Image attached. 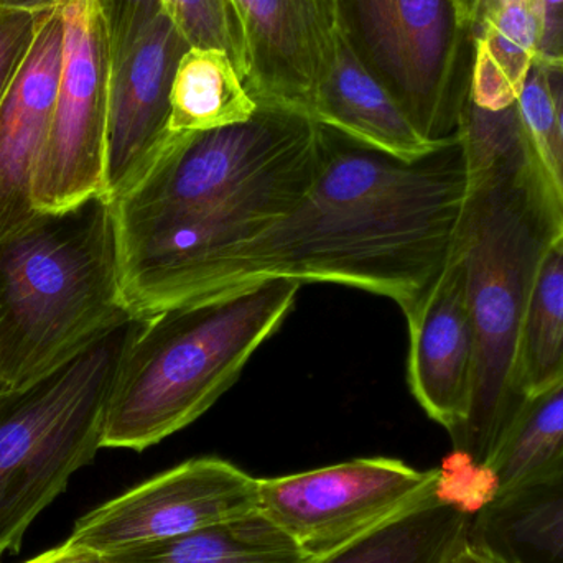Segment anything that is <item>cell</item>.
I'll list each match as a JSON object with an SVG mask.
<instances>
[{
  "label": "cell",
  "instance_id": "9",
  "mask_svg": "<svg viewBox=\"0 0 563 563\" xmlns=\"http://www.w3.org/2000/svg\"><path fill=\"white\" fill-rule=\"evenodd\" d=\"M439 476L402 460L356 459L260 479V511L317 558L399 515L432 493Z\"/></svg>",
  "mask_w": 563,
  "mask_h": 563
},
{
  "label": "cell",
  "instance_id": "16",
  "mask_svg": "<svg viewBox=\"0 0 563 563\" xmlns=\"http://www.w3.org/2000/svg\"><path fill=\"white\" fill-rule=\"evenodd\" d=\"M470 521L472 516L440 498L435 488L399 515L308 563H449L468 542Z\"/></svg>",
  "mask_w": 563,
  "mask_h": 563
},
{
  "label": "cell",
  "instance_id": "14",
  "mask_svg": "<svg viewBox=\"0 0 563 563\" xmlns=\"http://www.w3.org/2000/svg\"><path fill=\"white\" fill-rule=\"evenodd\" d=\"M63 12L45 13L0 104V241L35 220L33 178L52 128L63 63Z\"/></svg>",
  "mask_w": 563,
  "mask_h": 563
},
{
  "label": "cell",
  "instance_id": "4",
  "mask_svg": "<svg viewBox=\"0 0 563 563\" xmlns=\"http://www.w3.org/2000/svg\"><path fill=\"white\" fill-rule=\"evenodd\" d=\"M134 317L114 203L98 194L0 241V383L26 389Z\"/></svg>",
  "mask_w": 563,
  "mask_h": 563
},
{
  "label": "cell",
  "instance_id": "12",
  "mask_svg": "<svg viewBox=\"0 0 563 563\" xmlns=\"http://www.w3.org/2000/svg\"><path fill=\"white\" fill-rule=\"evenodd\" d=\"M243 29L246 85L260 106L311 119L344 26L341 0H230Z\"/></svg>",
  "mask_w": 563,
  "mask_h": 563
},
{
  "label": "cell",
  "instance_id": "32",
  "mask_svg": "<svg viewBox=\"0 0 563 563\" xmlns=\"http://www.w3.org/2000/svg\"><path fill=\"white\" fill-rule=\"evenodd\" d=\"M12 394V390L9 389V387L5 386V384L0 383V404L3 402V400L7 399V397Z\"/></svg>",
  "mask_w": 563,
  "mask_h": 563
},
{
  "label": "cell",
  "instance_id": "15",
  "mask_svg": "<svg viewBox=\"0 0 563 563\" xmlns=\"http://www.w3.org/2000/svg\"><path fill=\"white\" fill-rule=\"evenodd\" d=\"M311 119L406 161L423 157L456 137L432 142L420 134L396 96L357 52L346 23L318 86Z\"/></svg>",
  "mask_w": 563,
  "mask_h": 563
},
{
  "label": "cell",
  "instance_id": "29",
  "mask_svg": "<svg viewBox=\"0 0 563 563\" xmlns=\"http://www.w3.org/2000/svg\"><path fill=\"white\" fill-rule=\"evenodd\" d=\"M73 0H0V10L16 12L46 13L63 10Z\"/></svg>",
  "mask_w": 563,
  "mask_h": 563
},
{
  "label": "cell",
  "instance_id": "1",
  "mask_svg": "<svg viewBox=\"0 0 563 563\" xmlns=\"http://www.w3.org/2000/svg\"><path fill=\"white\" fill-rule=\"evenodd\" d=\"M466 190L459 134L406 161L320 125L313 181L297 207L197 271L168 303L280 277L363 288L409 313L449 261Z\"/></svg>",
  "mask_w": 563,
  "mask_h": 563
},
{
  "label": "cell",
  "instance_id": "30",
  "mask_svg": "<svg viewBox=\"0 0 563 563\" xmlns=\"http://www.w3.org/2000/svg\"><path fill=\"white\" fill-rule=\"evenodd\" d=\"M544 63L548 66L549 88H551L552 101H554L555 115H558L563 134V62Z\"/></svg>",
  "mask_w": 563,
  "mask_h": 563
},
{
  "label": "cell",
  "instance_id": "11",
  "mask_svg": "<svg viewBox=\"0 0 563 563\" xmlns=\"http://www.w3.org/2000/svg\"><path fill=\"white\" fill-rule=\"evenodd\" d=\"M190 43L158 10L111 43L104 194H128L170 141V91Z\"/></svg>",
  "mask_w": 563,
  "mask_h": 563
},
{
  "label": "cell",
  "instance_id": "20",
  "mask_svg": "<svg viewBox=\"0 0 563 563\" xmlns=\"http://www.w3.org/2000/svg\"><path fill=\"white\" fill-rule=\"evenodd\" d=\"M486 466L496 499L563 475V383L526 399Z\"/></svg>",
  "mask_w": 563,
  "mask_h": 563
},
{
  "label": "cell",
  "instance_id": "21",
  "mask_svg": "<svg viewBox=\"0 0 563 563\" xmlns=\"http://www.w3.org/2000/svg\"><path fill=\"white\" fill-rule=\"evenodd\" d=\"M516 380L525 400L563 383V231L545 250L532 280Z\"/></svg>",
  "mask_w": 563,
  "mask_h": 563
},
{
  "label": "cell",
  "instance_id": "3",
  "mask_svg": "<svg viewBox=\"0 0 563 563\" xmlns=\"http://www.w3.org/2000/svg\"><path fill=\"white\" fill-rule=\"evenodd\" d=\"M298 288L280 277L243 282L142 318L115 376L102 449L144 452L200 419L284 323Z\"/></svg>",
  "mask_w": 563,
  "mask_h": 563
},
{
  "label": "cell",
  "instance_id": "24",
  "mask_svg": "<svg viewBox=\"0 0 563 563\" xmlns=\"http://www.w3.org/2000/svg\"><path fill=\"white\" fill-rule=\"evenodd\" d=\"M437 493L466 515L475 516L495 501L498 483L488 466L478 465L465 453L453 450L439 468Z\"/></svg>",
  "mask_w": 563,
  "mask_h": 563
},
{
  "label": "cell",
  "instance_id": "8",
  "mask_svg": "<svg viewBox=\"0 0 563 563\" xmlns=\"http://www.w3.org/2000/svg\"><path fill=\"white\" fill-rule=\"evenodd\" d=\"M63 12V63L52 128L33 178L42 213L68 210L104 194L111 38L98 0Z\"/></svg>",
  "mask_w": 563,
  "mask_h": 563
},
{
  "label": "cell",
  "instance_id": "25",
  "mask_svg": "<svg viewBox=\"0 0 563 563\" xmlns=\"http://www.w3.org/2000/svg\"><path fill=\"white\" fill-rule=\"evenodd\" d=\"M43 15L0 10V104L32 48Z\"/></svg>",
  "mask_w": 563,
  "mask_h": 563
},
{
  "label": "cell",
  "instance_id": "18",
  "mask_svg": "<svg viewBox=\"0 0 563 563\" xmlns=\"http://www.w3.org/2000/svg\"><path fill=\"white\" fill-rule=\"evenodd\" d=\"M101 558L109 563H308L313 559L261 511Z\"/></svg>",
  "mask_w": 563,
  "mask_h": 563
},
{
  "label": "cell",
  "instance_id": "19",
  "mask_svg": "<svg viewBox=\"0 0 563 563\" xmlns=\"http://www.w3.org/2000/svg\"><path fill=\"white\" fill-rule=\"evenodd\" d=\"M260 111L240 69L227 52L190 46L181 56L170 91V135L241 124Z\"/></svg>",
  "mask_w": 563,
  "mask_h": 563
},
{
  "label": "cell",
  "instance_id": "26",
  "mask_svg": "<svg viewBox=\"0 0 563 563\" xmlns=\"http://www.w3.org/2000/svg\"><path fill=\"white\" fill-rule=\"evenodd\" d=\"M108 20L109 38L118 42L139 23L164 9L161 0H98Z\"/></svg>",
  "mask_w": 563,
  "mask_h": 563
},
{
  "label": "cell",
  "instance_id": "13",
  "mask_svg": "<svg viewBox=\"0 0 563 563\" xmlns=\"http://www.w3.org/2000/svg\"><path fill=\"white\" fill-rule=\"evenodd\" d=\"M406 318L410 390L453 440L468 420L476 371L468 274L459 238L439 279Z\"/></svg>",
  "mask_w": 563,
  "mask_h": 563
},
{
  "label": "cell",
  "instance_id": "23",
  "mask_svg": "<svg viewBox=\"0 0 563 563\" xmlns=\"http://www.w3.org/2000/svg\"><path fill=\"white\" fill-rule=\"evenodd\" d=\"M519 119L563 205V134L549 88L548 66L538 59L518 102Z\"/></svg>",
  "mask_w": 563,
  "mask_h": 563
},
{
  "label": "cell",
  "instance_id": "27",
  "mask_svg": "<svg viewBox=\"0 0 563 563\" xmlns=\"http://www.w3.org/2000/svg\"><path fill=\"white\" fill-rule=\"evenodd\" d=\"M545 7V36L539 59L563 62V0H542Z\"/></svg>",
  "mask_w": 563,
  "mask_h": 563
},
{
  "label": "cell",
  "instance_id": "2",
  "mask_svg": "<svg viewBox=\"0 0 563 563\" xmlns=\"http://www.w3.org/2000/svg\"><path fill=\"white\" fill-rule=\"evenodd\" d=\"M460 142L468 190L459 238L476 334L475 390L453 450L488 465L522 399L519 333L536 271L563 231V205L526 137L518 106L488 111L463 101Z\"/></svg>",
  "mask_w": 563,
  "mask_h": 563
},
{
  "label": "cell",
  "instance_id": "6",
  "mask_svg": "<svg viewBox=\"0 0 563 563\" xmlns=\"http://www.w3.org/2000/svg\"><path fill=\"white\" fill-rule=\"evenodd\" d=\"M320 125L288 109L260 106L253 119L172 135L144 177L114 203L118 238L200 213L303 154Z\"/></svg>",
  "mask_w": 563,
  "mask_h": 563
},
{
  "label": "cell",
  "instance_id": "22",
  "mask_svg": "<svg viewBox=\"0 0 563 563\" xmlns=\"http://www.w3.org/2000/svg\"><path fill=\"white\" fill-rule=\"evenodd\" d=\"M191 46L223 49L247 78L243 29L230 0H161Z\"/></svg>",
  "mask_w": 563,
  "mask_h": 563
},
{
  "label": "cell",
  "instance_id": "31",
  "mask_svg": "<svg viewBox=\"0 0 563 563\" xmlns=\"http://www.w3.org/2000/svg\"><path fill=\"white\" fill-rule=\"evenodd\" d=\"M449 563H508L503 561L498 555L493 554V552L486 551V549L478 548V545L472 544V542H466L459 552H456L455 558L452 559Z\"/></svg>",
  "mask_w": 563,
  "mask_h": 563
},
{
  "label": "cell",
  "instance_id": "17",
  "mask_svg": "<svg viewBox=\"0 0 563 563\" xmlns=\"http://www.w3.org/2000/svg\"><path fill=\"white\" fill-rule=\"evenodd\" d=\"M468 541L508 563H563V475L489 503Z\"/></svg>",
  "mask_w": 563,
  "mask_h": 563
},
{
  "label": "cell",
  "instance_id": "5",
  "mask_svg": "<svg viewBox=\"0 0 563 563\" xmlns=\"http://www.w3.org/2000/svg\"><path fill=\"white\" fill-rule=\"evenodd\" d=\"M132 317L45 379L0 404V559L102 449L106 412Z\"/></svg>",
  "mask_w": 563,
  "mask_h": 563
},
{
  "label": "cell",
  "instance_id": "28",
  "mask_svg": "<svg viewBox=\"0 0 563 563\" xmlns=\"http://www.w3.org/2000/svg\"><path fill=\"white\" fill-rule=\"evenodd\" d=\"M23 563H109L101 555L92 554V552L79 551V549L69 548L63 542L58 548L49 549L36 558Z\"/></svg>",
  "mask_w": 563,
  "mask_h": 563
},
{
  "label": "cell",
  "instance_id": "10",
  "mask_svg": "<svg viewBox=\"0 0 563 563\" xmlns=\"http://www.w3.org/2000/svg\"><path fill=\"white\" fill-rule=\"evenodd\" d=\"M260 511V478L227 460L195 459L167 470L76 521L65 544L111 555L180 538Z\"/></svg>",
  "mask_w": 563,
  "mask_h": 563
},
{
  "label": "cell",
  "instance_id": "7",
  "mask_svg": "<svg viewBox=\"0 0 563 563\" xmlns=\"http://www.w3.org/2000/svg\"><path fill=\"white\" fill-rule=\"evenodd\" d=\"M360 55L402 106L420 134L445 142L459 131V85L466 35L453 0H341Z\"/></svg>",
  "mask_w": 563,
  "mask_h": 563
}]
</instances>
